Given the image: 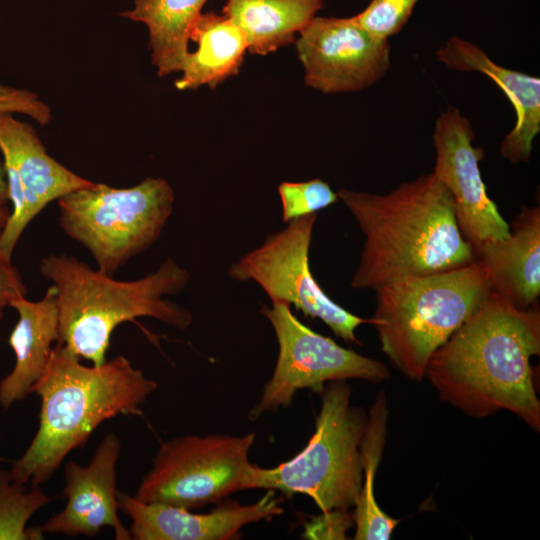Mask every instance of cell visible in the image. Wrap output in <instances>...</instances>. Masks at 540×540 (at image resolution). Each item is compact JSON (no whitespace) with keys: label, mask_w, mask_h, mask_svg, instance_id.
<instances>
[{"label":"cell","mask_w":540,"mask_h":540,"mask_svg":"<svg viewBox=\"0 0 540 540\" xmlns=\"http://www.w3.org/2000/svg\"><path fill=\"white\" fill-rule=\"evenodd\" d=\"M0 112L22 113L39 124L45 123L50 117V107L36 93L3 84H0ZM8 201L7 176L4 163L0 161V206H6Z\"/></svg>","instance_id":"26"},{"label":"cell","mask_w":540,"mask_h":540,"mask_svg":"<svg viewBox=\"0 0 540 540\" xmlns=\"http://www.w3.org/2000/svg\"><path fill=\"white\" fill-rule=\"evenodd\" d=\"M207 0H134L126 19L143 23L149 34L151 61L160 77L180 72L189 51L191 28Z\"/></svg>","instance_id":"21"},{"label":"cell","mask_w":540,"mask_h":540,"mask_svg":"<svg viewBox=\"0 0 540 540\" xmlns=\"http://www.w3.org/2000/svg\"><path fill=\"white\" fill-rule=\"evenodd\" d=\"M40 273L56 291L59 342L80 359L101 365L113 331L123 322L152 317L178 330L193 320L190 310L165 298L187 287L189 272L167 258L146 276L120 281L65 253H51Z\"/></svg>","instance_id":"4"},{"label":"cell","mask_w":540,"mask_h":540,"mask_svg":"<svg viewBox=\"0 0 540 540\" xmlns=\"http://www.w3.org/2000/svg\"><path fill=\"white\" fill-rule=\"evenodd\" d=\"M254 441L255 433L168 440L160 446L134 497L193 510L248 489L253 468L248 455Z\"/></svg>","instance_id":"8"},{"label":"cell","mask_w":540,"mask_h":540,"mask_svg":"<svg viewBox=\"0 0 540 540\" xmlns=\"http://www.w3.org/2000/svg\"><path fill=\"white\" fill-rule=\"evenodd\" d=\"M57 202L64 233L89 251L98 270L114 276L159 239L175 194L165 179L149 177L129 188L93 182Z\"/></svg>","instance_id":"7"},{"label":"cell","mask_w":540,"mask_h":540,"mask_svg":"<svg viewBox=\"0 0 540 540\" xmlns=\"http://www.w3.org/2000/svg\"><path fill=\"white\" fill-rule=\"evenodd\" d=\"M469 119L448 106L436 119L432 170L452 195L460 231L475 252L486 242L509 235V223L490 199L481 176V147L474 145Z\"/></svg>","instance_id":"12"},{"label":"cell","mask_w":540,"mask_h":540,"mask_svg":"<svg viewBox=\"0 0 540 540\" xmlns=\"http://www.w3.org/2000/svg\"><path fill=\"white\" fill-rule=\"evenodd\" d=\"M260 312L274 330L278 357L272 377L249 412L251 420L287 407L300 389L321 392L326 382L362 379L379 383L389 378V370L382 362L313 331L294 316L288 304L263 305Z\"/></svg>","instance_id":"9"},{"label":"cell","mask_w":540,"mask_h":540,"mask_svg":"<svg viewBox=\"0 0 540 540\" xmlns=\"http://www.w3.org/2000/svg\"><path fill=\"white\" fill-rule=\"evenodd\" d=\"M27 289L18 268L12 263V257L0 249V320L6 308L22 297H26Z\"/></svg>","instance_id":"27"},{"label":"cell","mask_w":540,"mask_h":540,"mask_svg":"<svg viewBox=\"0 0 540 540\" xmlns=\"http://www.w3.org/2000/svg\"><path fill=\"white\" fill-rule=\"evenodd\" d=\"M509 235L484 243L476 252L491 291L527 309L540 296V207L523 206L509 223Z\"/></svg>","instance_id":"17"},{"label":"cell","mask_w":540,"mask_h":540,"mask_svg":"<svg viewBox=\"0 0 540 540\" xmlns=\"http://www.w3.org/2000/svg\"><path fill=\"white\" fill-rule=\"evenodd\" d=\"M436 55L447 68L482 73L501 88L515 110L516 121L500 144V154L512 164L528 162L540 132L539 77L497 64L476 44L459 36L449 38Z\"/></svg>","instance_id":"16"},{"label":"cell","mask_w":540,"mask_h":540,"mask_svg":"<svg viewBox=\"0 0 540 540\" xmlns=\"http://www.w3.org/2000/svg\"><path fill=\"white\" fill-rule=\"evenodd\" d=\"M374 291L369 324L382 352L405 377L421 381L431 354L478 308L491 287L476 260L451 271L396 280Z\"/></svg>","instance_id":"5"},{"label":"cell","mask_w":540,"mask_h":540,"mask_svg":"<svg viewBox=\"0 0 540 540\" xmlns=\"http://www.w3.org/2000/svg\"><path fill=\"white\" fill-rule=\"evenodd\" d=\"M317 215L310 214L287 223L269 235L259 247L233 263L231 279L254 281L272 303L293 305L304 315L317 318L347 343L360 344L358 326L370 323L338 305L316 282L309 267V250Z\"/></svg>","instance_id":"10"},{"label":"cell","mask_w":540,"mask_h":540,"mask_svg":"<svg viewBox=\"0 0 540 540\" xmlns=\"http://www.w3.org/2000/svg\"><path fill=\"white\" fill-rule=\"evenodd\" d=\"M0 151L6 168L18 176L24 197V211L16 226L0 235V249L9 257L30 222L52 201L91 185L51 157L31 125L0 112Z\"/></svg>","instance_id":"15"},{"label":"cell","mask_w":540,"mask_h":540,"mask_svg":"<svg viewBox=\"0 0 540 540\" xmlns=\"http://www.w3.org/2000/svg\"><path fill=\"white\" fill-rule=\"evenodd\" d=\"M52 498L37 486L22 484L0 467V540H41V527H28L31 517Z\"/></svg>","instance_id":"23"},{"label":"cell","mask_w":540,"mask_h":540,"mask_svg":"<svg viewBox=\"0 0 540 540\" xmlns=\"http://www.w3.org/2000/svg\"><path fill=\"white\" fill-rule=\"evenodd\" d=\"M305 84L326 94L358 92L391 66L388 40H378L353 17L315 16L295 40Z\"/></svg>","instance_id":"11"},{"label":"cell","mask_w":540,"mask_h":540,"mask_svg":"<svg viewBox=\"0 0 540 540\" xmlns=\"http://www.w3.org/2000/svg\"><path fill=\"white\" fill-rule=\"evenodd\" d=\"M321 392L315 431L304 449L274 468L253 465L248 489L302 493L323 513L346 511L362 485L360 444L367 416L350 404L346 381H331Z\"/></svg>","instance_id":"6"},{"label":"cell","mask_w":540,"mask_h":540,"mask_svg":"<svg viewBox=\"0 0 540 540\" xmlns=\"http://www.w3.org/2000/svg\"><path fill=\"white\" fill-rule=\"evenodd\" d=\"M387 416L386 397L381 391L367 416L360 444L363 479L354 505L355 540H387L399 523L379 507L374 493L376 471L385 445Z\"/></svg>","instance_id":"22"},{"label":"cell","mask_w":540,"mask_h":540,"mask_svg":"<svg viewBox=\"0 0 540 540\" xmlns=\"http://www.w3.org/2000/svg\"><path fill=\"white\" fill-rule=\"evenodd\" d=\"M274 490L257 502L242 505L227 501L206 514L139 501L118 491V509L131 519L129 532L134 540H226L237 536L247 524L269 520L283 512Z\"/></svg>","instance_id":"14"},{"label":"cell","mask_w":540,"mask_h":540,"mask_svg":"<svg viewBox=\"0 0 540 540\" xmlns=\"http://www.w3.org/2000/svg\"><path fill=\"white\" fill-rule=\"evenodd\" d=\"M1 216H2V212H1V209H0V221H1Z\"/></svg>","instance_id":"28"},{"label":"cell","mask_w":540,"mask_h":540,"mask_svg":"<svg viewBox=\"0 0 540 540\" xmlns=\"http://www.w3.org/2000/svg\"><path fill=\"white\" fill-rule=\"evenodd\" d=\"M419 1L371 0L367 7L353 18L374 38L388 40L403 29Z\"/></svg>","instance_id":"25"},{"label":"cell","mask_w":540,"mask_h":540,"mask_svg":"<svg viewBox=\"0 0 540 540\" xmlns=\"http://www.w3.org/2000/svg\"><path fill=\"white\" fill-rule=\"evenodd\" d=\"M282 205V220H291L316 214L338 201V194L321 179L304 182H282L278 186Z\"/></svg>","instance_id":"24"},{"label":"cell","mask_w":540,"mask_h":540,"mask_svg":"<svg viewBox=\"0 0 540 540\" xmlns=\"http://www.w3.org/2000/svg\"><path fill=\"white\" fill-rule=\"evenodd\" d=\"M540 353L538 304L512 305L490 291L429 357L424 377L440 400L468 416L508 410L540 431V401L531 358Z\"/></svg>","instance_id":"1"},{"label":"cell","mask_w":540,"mask_h":540,"mask_svg":"<svg viewBox=\"0 0 540 540\" xmlns=\"http://www.w3.org/2000/svg\"><path fill=\"white\" fill-rule=\"evenodd\" d=\"M11 307L18 320L10 333L9 345L15 354L12 371L0 381V406L8 409L23 401L45 371L59 340L56 291L51 285L38 301L26 297L15 300Z\"/></svg>","instance_id":"18"},{"label":"cell","mask_w":540,"mask_h":540,"mask_svg":"<svg viewBox=\"0 0 540 540\" xmlns=\"http://www.w3.org/2000/svg\"><path fill=\"white\" fill-rule=\"evenodd\" d=\"M157 388L123 355L85 366L57 341L32 392L41 399L39 426L10 472L22 484L47 482L66 456L83 447L96 428L118 415H142L140 406Z\"/></svg>","instance_id":"3"},{"label":"cell","mask_w":540,"mask_h":540,"mask_svg":"<svg viewBox=\"0 0 540 540\" xmlns=\"http://www.w3.org/2000/svg\"><path fill=\"white\" fill-rule=\"evenodd\" d=\"M189 40L197 43L188 51L181 73L175 82L179 90L203 85L214 89L227 78L237 75L248 50L241 29L225 15L212 11L201 13L194 22Z\"/></svg>","instance_id":"19"},{"label":"cell","mask_w":540,"mask_h":540,"mask_svg":"<svg viewBox=\"0 0 540 540\" xmlns=\"http://www.w3.org/2000/svg\"><path fill=\"white\" fill-rule=\"evenodd\" d=\"M365 240L353 289L466 266L476 257L462 235L451 193L432 171L386 194L340 189Z\"/></svg>","instance_id":"2"},{"label":"cell","mask_w":540,"mask_h":540,"mask_svg":"<svg viewBox=\"0 0 540 540\" xmlns=\"http://www.w3.org/2000/svg\"><path fill=\"white\" fill-rule=\"evenodd\" d=\"M119 437L110 432L97 446L87 465L68 461L64 467V508L42 526L43 533L70 537H96L103 528L113 529L117 540H130L129 529L118 515L117 463Z\"/></svg>","instance_id":"13"},{"label":"cell","mask_w":540,"mask_h":540,"mask_svg":"<svg viewBox=\"0 0 540 540\" xmlns=\"http://www.w3.org/2000/svg\"><path fill=\"white\" fill-rule=\"evenodd\" d=\"M324 6L323 0H226L223 15L243 32L251 54L289 45Z\"/></svg>","instance_id":"20"}]
</instances>
